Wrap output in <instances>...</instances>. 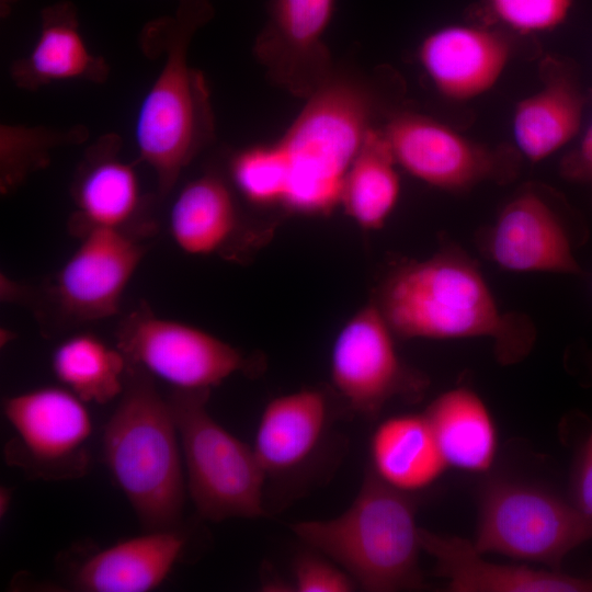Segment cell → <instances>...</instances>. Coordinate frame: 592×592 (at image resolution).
Masks as SVG:
<instances>
[{"label": "cell", "instance_id": "cell-1", "mask_svg": "<svg viewBox=\"0 0 592 592\" xmlns=\"http://www.w3.org/2000/svg\"><path fill=\"white\" fill-rule=\"evenodd\" d=\"M373 301L397 338L488 339L504 366L524 361L537 338L532 318L502 310L477 262L452 241L394 264Z\"/></svg>", "mask_w": 592, "mask_h": 592}, {"label": "cell", "instance_id": "cell-2", "mask_svg": "<svg viewBox=\"0 0 592 592\" xmlns=\"http://www.w3.org/2000/svg\"><path fill=\"white\" fill-rule=\"evenodd\" d=\"M102 445L104 463L144 532L179 527L185 502L179 433L168 397L139 366H127Z\"/></svg>", "mask_w": 592, "mask_h": 592}, {"label": "cell", "instance_id": "cell-3", "mask_svg": "<svg viewBox=\"0 0 592 592\" xmlns=\"http://www.w3.org/2000/svg\"><path fill=\"white\" fill-rule=\"evenodd\" d=\"M213 15L208 0H181L173 16L149 23L146 47L161 48L166 61L140 105L136 143L141 159L155 171L167 194L182 170L214 136V116L204 76L187 64L195 31Z\"/></svg>", "mask_w": 592, "mask_h": 592}, {"label": "cell", "instance_id": "cell-4", "mask_svg": "<svg viewBox=\"0 0 592 592\" xmlns=\"http://www.w3.org/2000/svg\"><path fill=\"white\" fill-rule=\"evenodd\" d=\"M415 512L412 493L389 486L368 467L346 511L329 520L295 523L292 530L365 591L418 590L424 583Z\"/></svg>", "mask_w": 592, "mask_h": 592}, {"label": "cell", "instance_id": "cell-5", "mask_svg": "<svg viewBox=\"0 0 592 592\" xmlns=\"http://www.w3.org/2000/svg\"><path fill=\"white\" fill-rule=\"evenodd\" d=\"M306 100L276 141L288 177L283 208L327 215L340 206L348 170L375 127L378 96L372 80L334 72Z\"/></svg>", "mask_w": 592, "mask_h": 592}, {"label": "cell", "instance_id": "cell-6", "mask_svg": "<svg viewBox=\"0 0 592 592\" xmlns=\"http://www.w3.org/2000/svg\"><path fill=\"white\" fill-rule=\"evenodd\" d=\"M210 390L173 389L168 397L177 424L186 487L201 517L265 515L266 480L253 447L229 433L207 410Z\"/></svg>", "mask_w": 592, "mask_h": 592}, {"label": "cell", "instance_id": "cell-7", "mask_svg": "<svg viewBox=\"0 0 592 592\" xmlns=\"http://www.w3.org/2000/svg\"><path fill=\"white\" fill-rule=\"evenodd\" d=\"M592 539V521L571 501L534 485L490 481L480 492L474 547L560 570L565 557Z\"/></svg>", "mask_w": 592, "mask_h": 592}, {"label": "cell", "instance_id": "cell-8", "mask_svg": "<svg viewBox=\"0 0 592 592\" xmlns=\"http://www.w3.org/2000/svg\"><path fill=\"white\" fill-rule=\"evenodd\" d=\"M584 221L558 194L534 184L521 187L475 241L498 267L514 273L583 275L576 252L588 240Z\"/></svg>", "mask_w": 592, "mask_h": 592}, {"label": "cell", "instance_id": "cell-9", "mask_svg": "<svg viewBox=\"0 0 592 592\" xmlns=\"http://www.w3.org/2000/svg\"><path fill=\"white\" fill-rule=\"evenodd\" d=\"M3 414L14 431L4 447L8 465L47 481L88 473L93 423L86 402L68 388L45 386L7 397Z\"/></svg>", "mask_w": 592, "mask_h": 592}, {"label": "cell", "instance_id": "cell-10", "mask_svg": "<svg viewBox=\"0 0 592 592\" xmlns=\"http://www.w3.org/2000/svg\"><path fill=\"white\" fill-rule=\"evenodd\" d=\"M116 346L128 364L179 390H210L234 374L253 369L250 360L228 342L198 327L160 317L146 304L123 319Z\"/></svg>", "mask_w": 592, "mask_h": 592}, {"label": "cell", "instance_id": "cell-11", "mask_svg": "<svg viewBox=\"0 0 592 592\" xmlns=\"http://www.w3.org/2000/svg\"><path fill=\"white\" fill-rule=\"evenodd\" d=\"M395 333L374 301L354 312L337 334L330 357L334 390L356 414L373 420L392 399L423 397L429 379L400 357Z\"/></svg>", "mask_w": 592, "mask_h": 592}, {"label": "cell", "instance_id": "cell-12", "mask_svg": "<svg viewBox=\"0 0 592 592\" xmlns=\"http://www.w3.org/2000/svg\"><path fill=\"white\" fill-rule=\"evenodd\" d=\"M382 130L398 167L439 190L465 192L482 182H508L517 172L509 155L489 150L423 114L397 112Z\"/></svg>", "mask_w": 592, "mask_h": 592}, {"label": "cell", "instance_id": "cell-13", "mask_svg": "<svg viewBox=\"0 0 592 592\" xmlns=\"http://www.w3.org/2000/svg\"><path fill=\"white\" fill-rule=\"evenodd\" d=\"M47 291L66 321L88 322L117 314L145 246L133 230L90 228Z\"/></svg>", "mask_w": 592, "mask_h": 592}, {"label": "cell", "instance_id": "cell-14", "mask_svg": "<svg viewBox=\"0 0 592 592\" xmlns=\"http://www.w3.org/2000/svg\"><path fill=\"white\" fill-rule=\"evenodd\" d=\"M333 9L334 0H270L253 54L272 83L308 99L331 79L334 69L323 36Z\"/></svg>", "mask_w": 592, "mask_h": 592}, {"label": "cell", "instance_id": "cell-15", "mask_svg": "<svg viewBox=\"0 0 592 592\" xmlns=\"http://www.w3.org/2000/svg\"><path fill=\"white\" fill-rule=\"evenodd\" d=\"M511 47L496 32L467 25L439 29L423 38L418 58L446 99L466 101L490 90L510 59Z\"/></svg>", "mask_w": 592, "mask_h": 592}, {"label": "cell", "instance_id": "cell-16", "mask_svg": "<svg viewBox=\"0 0 592 592\" xmlns=\"http://www.w3.org/2000/svg\"><path fill=\"white\" fill-rule=\"evenodd\" d=\"M328 396L303 388L272 399L260 417L253 449L266 478L301 471L320 453L332 424Z\"/></svg>", "mask_w": 592, "mask_h": 592}, {"label": "cell", "instance_id": "cell-17", "mask_svg": "<svg viewBox=\"0 0 592 592\" xmlns=\"http://www.w3.org/2000/svg\"><path fill=\"white\" fill-rule=\"evenodd\" d=\"M420 544L435 560L433 574L453 592H592V577L483 559L466 538L420 527Z\"/></svg>", "mask_w": 592, "mask_h": 592}, {"label": "cell", "instance_id": "cell-18", "mask_svg": "<svg viewBox=\"0 0 592 592\" xmlns=\"http://www.w3.org/2000/svg\"><path fill=\"white\" fill-rule=\"evenodd\" d=\"M181 527L144 532L92 554L75 571L72 588L83 592H147L159 587L182 557Z\"/></svg>", "mask_w": 592, "mask_h": 592}, {"label": "cell", "instance_id": "cell-19", "mask_svg": "<svg viewBox=\"0 0 592 592\" xmlns=\"http://www.w3.org/2000/svg\"><path fill=\"white\" fill-rule=\"evenodd\" d=\"M538 91L521 100L512 130L520 151L539 162L571 141L579 133L585 96L576 71L557 62Z\"/></svg>", "mask_w": 592, "mask_h": 592}, {"label": "cell", "instance_id": "cell-20", "mask_svg": "<svg viewBox=\"0 0 592 592\" xmlns=\"http://www.w3.org/2000/svg\"><path fill=\"white\" fill-rule=\"evenodd\" d=\"M424 415L447 467L473 474L487 473L498 452L493 417L482 398L468 387L436 397Z\"/></svg>", "mask_w": 592, "mask_h": 592}, {"label": "cell", "instance_id": "cell-21", "mask_svg": "<svg viewBox=\"0 0 592 592\" xmlns=\"http://www.w3.org/2000/svg\"><path fill=\"white\" fill-rule=\"evenodd\" d=\"M369 455V468L383 481L409 493L426 488L448 468L424 413L380 422L371 437Z\"/></svg>", "mask_w": 592, "mask_h": 592}, {"label": "cell", "instance_id": "cell-22", "mask_svg": "<svg viewBox=\"0 0 592 592\" xmlns=\"http://www.w3.org/2000/svg\"><path fill=\"white\" fill-rule=\"evenodd\" d=\"M107 67L93 56L80 35L73 4L61 2L42 12L39 37L31 54L12 66L20 87L36 89L54 80L103 81Z\"/></svg>", "mask_w": 592, "mask_h": 592}, {"label": "cell", "instance_id": "cell-23", "mask_svg": "<svg viewBox=\"0 0 592 592\" xmlns=\"http://www.w3.org/2000/svg\"><path fill=\"white\" fill-rule=\"evenodd\" d=\"M169 230L186 254L207 257L227 251L240 230L238 208L228 185L212 174L187 183L170 209Z\"/></svg>", "mask_w": 592, "mask_h": 592}, {"label": "cell", "instance_id": "cell-24", "mask_svg": "<svg viewBox=\"0 0 592 592\" xmlns=\"http://www.w3.org/2000/svg\"><path fill=\"white\" fill-rule=\"evenodd\" d=\"M382 128L373 127L345 175L340 206L362 229H382L396 208L401 182Z\"/></svg>", "mask_w": 592, "mask_h": 592}, {"label": "cell", "instance_id": "cell-25", "mask_svg": "<svg viewBox=\"0 0 592 592\" xmlns=\"http://www.w3.org/2000/svg\"><path fill=\"white\" fill-rule=\"evenodd\" d=\"M76 235L90 228L132 230L139 205V183L134 169L114 157L111 148L93 152L76 184Z\"/></svg>", "mask_w": 592, "mask_h": 592}, {"label": "cell", "instance_id": "cell-26", "mask_svg": "<svg viewBox=\"0 0 592 592\" xmlns=\"http://www.w3.org/2000/svg\"><path fill=\"white\" fill-rule=\"evenodd\" d=\"M128 362L122 351L91 333L60 342L52 355L57 379L84 402L105 405L121 397Z\"/></svg>", "mask_w": 592, "mask_h": 592}, {"label": "cell", "instance_id": "cell-27", "mask_svg": "<svg viewBox=\"0 0 592 592\" xmlns=\"http://www.w3.org/2000/svg\"><path fill=\"white\" fill-rule=\"evenodd\" d=\"M231 180L250 204L259 207L282 206L287 194V168L276 141L251 146L230 161Z\"/></svg>", "mask_w": 592, "mask_h": 592}, {"label": "cell", "instance_id": "cell-28", "mask_svg": "<svg viewBox=\"0 0 592 592\" xmlns=\"http://www.w3.org/2000/svg\"><path fill=\"white\" fill-rule=\"evenodd\" d=\"M492 14L522 34L550 31L568 16L572 0H488Z\"/></svg>", "mask_w": 592, "mask_h": 592}, {"label": "cell", "instance_id": "cell-29", "mask_svg": "<svg viewBox=\"0 0 592 592\" xmlns=\"http://www.w3.org/2000/svg\"><path fill=\"white\" fill-rule=\"evenodd\" d=\"M293 590L298 592H351L355 581L334 561L309 547L293 562Z\"/></svg>", "mask_w": 592, "mask_h": 592}, {"label": "cell", "instance_id": "cell-30", "mask_svg": "<svg viewBox=\"0 0 592 592\" xmlns=\"http://www.w3.org/2000/svg\"><path fill=\"white\" fill-rule=\"evenodd\" d=\"M590 371L592 376V356ZM570 501L592 521V424L573 463L570 477Z\"/></svg>", "mask_w": 592, "mask_h": 592}, {"label": "cell", "instance_id": "cell-31", "mask_svg": "<svg viewBox=\"0 0 592 592\" xmlns=\"http://www.w3.org/2000/svg\"><path fill=\"white\" fill-rule=\"evenodd\" d=\"M560 172L568 181L585 186L592 203V123L579 145L561 160Z\"/></svg>", "mask_w": 592, "mask_h": 592}, {"label": "cell", "instance_id": "cell-32", "mask_svg": "<svg viewBox=\"0 0 592 592\" xmlns=\"http://www.w3.org/2000/svg\"><path fill=\"white\" fill-rule=\"evenodd\" d=\"M12 502V490L5 486L0 488V517L3 519Z\"/></svg>", "mask_w": 592, "mask_h": 592}]
</instances>
